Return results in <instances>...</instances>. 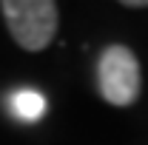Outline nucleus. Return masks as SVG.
Returning <instances> with one entry per match:
<instances>
[{"label":"nucleus","mask_w":148,"mask_h":145,"mask_svg":"<svg viewBox=\"0 0 148 145\" xmlns=\"http://www.w3.org/2000/svg\"><path fill=\"white\" fill-rule=\"evenodd\" d=\"M0 12L12 40L26 51H43L60 26V9L51 0H3Z\"/></svg>","instance_id":"nucleus-1"},{"label":"nucleus","mask_w":148,"mask_h":145,"mask_svg":"<svg viewBox=\"0 0 148 145\" xmlns=\"http://www.w3.org/2000/svg\"><path fill=\"white\" fill-rule=\"evenodd\" d=\"M12 111L17 114L23 122H34L43 117L46 111V100L40 91H32V88H20L14 97H12Z\"/></svg>","instance_id":"nucleus-3"},{"label":"nucleus","mask_w":148,"mask_h":145,"mask_svg":"<svg viewBox=\"0 0 148 145\" xmlns=\"http://www.w3.org/2000/svg\"><path fill=\"white\" fill-rule=\"evenodd\" d=\"M123 6H128V9H148V0H125Z\"/></svg>","instance_id":"nucleus-4"},{"label":"nucleus","mask_w":148,"mask_h":145,"mask_svg":"<svg viewBox=\"0 0 148 145\" xmlns=\"http://www.w3.org/2000/svg\"><path fill=\"white\" fill-rule=\"evenodd\" d=\"M140 85H143V74L137 54L128 46H108L97 60V88L103 100L117 108H125L137 103Z\"/></svg>","instance_id":"nucleus-2"}]
</instances>
